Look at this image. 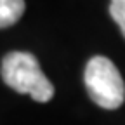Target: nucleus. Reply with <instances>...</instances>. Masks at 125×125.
Masks as SVG:
<instances>
[{
    "label": "nucleus",
    "mask_w": 125,
    "mask_h": 125,
    "mask_svg": "<svg viewBox=\"0 0 125 125\" xmlns=\"http://www.w3.org/2000/svg\"><path fill=\"white\" fill-rule=\"evenodd\" d=\"M4 82L19 94H28L37 103H47L54 96V85L43 75L38 61L30 52H9L2 61Z\"/></svg>",
    "instance_id": "f257e3e1"
},
{
    "label": "nucleus",
    "mask_w": 125,
    "mask_h": 125,
    "mask_svg": "<svg viewBox=\"0 0 125 125\" xmlns=\"http://www.w3.org/2000/svg\"><path fill=\"white\" fill-rule=\"evenodd\" d=\"M85 87L90 99L104 109H116L125 101V83L120 71L104 56H94L85 66Z\"/></svg>",
    "instance_id": "f03ea898"
},
{
    "label": "nucleus",
    "mask_w": 125,
    "mask_h": 125,
    "mask_svg": "<svg viewBox=\"0 0 125 125\" xmlns=\"http://www.w3.org/2000/svg\"><path fill=\"white\" fill-rule=\"evenodd\" d=\"M24 0H0V28L12 26L24 12Z\"/></svg>",
    "instance_id": "7ed1b4c3"
},
{
    "label": "nucleus",
    "mask_w": 125,
    "mask_h": 125,
    "mask_svg": "<svg viewBox=\"0 0 125 125\" xmlns=\"http://www.w3.org/2000/svg\"><path fill=\"white\" fill-rule=\"evenodd\" d=\"M109 14L116 21L122 30V35L125 37V0H111L109 4Z\"/></svg>",
    "instance_id": "20e7f679"
}]
</instances>
